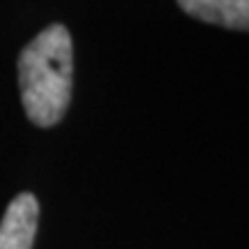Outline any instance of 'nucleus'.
<instances>
[{"label": "nucleus", "mask_w": 249, "mask_h": 249, "mask_svg": "<svg viewBox=\"0 0 249 249\" xmlns=\"http://www.w3.org/2000/svg\"><path fill=\"white\" fill-rule=\"evenodd\" d=\"M71 35L62 23H51L18 55V88L28 120L37 127L60 123L71 99Z\"/></svg>", "instance_id": "f257e3e1"}, {"label": "nucleus", "mask_w": 249, "mask_h": 249, "mask_svg": "<svg viewBox=\"0 0 249 249\" xmlns=\"http://www.w3.org/2000/svg\"><path fill=\"white\" fill-rule=\"evenodd\" d=\"M39 222V203L35 194H18L5 210L0 222V249H33Z\"/></svg>", "instance_id": "f03ea898"}, {"label": "nucleus", "mask_w": 249, "mask_h": 249, "mask_svg": "<svg viewBox=\"0 0 249 249\" xmlns=\"http://www.w3.org/2000/svg\"><path fill=\"white\" fill-rule=\"evenodd\" d=\"M180 9L203 23L249 30V0H178Z\"/></svg>", "instance_id": "7ed1b4c3"}]
</instances>
